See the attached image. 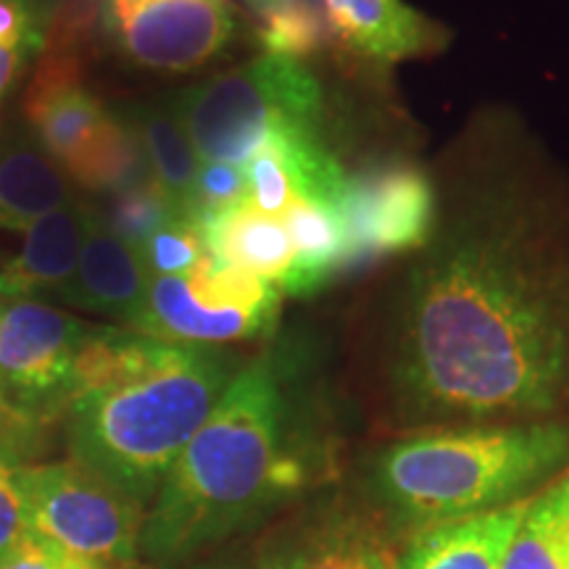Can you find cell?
Listing matches in <instances>:
<instances>
[{"instance_id": "1", "label": "cell", "mask_w": 569, "mask_h": 569, "mask_svg": "<svg viewBox=\"0 0 569 569\" xmlns=\"http://www.w3.org/2000/svg\"><path fill=\"white\" fill-rule=\"evenodd\" d=\"M432 222L359 309L382 438L569 419V163L515 106L482 103L425 163Z\"/></svg>"}, {"instance_id": "2", "label": "cell", "mask_w": 569, "mask_h": 569, "mask_svg": "<svg viewBox=\"0 0 569 569\" xmlns=\"http://www.w3.org/2000/svg\"><path fill=\"white\" fill-rule=\"evenodd\" d=\"M238 372L224 348L92 325L63 415L71 459L151 507Z\"/></svg>"}, {"instance_id": "3", "label": "cell", "mask_w": 569, "mask_h": 569, "mask_svg": "<svg viewBox=\"0 0 569 569\" xmlns=\"http://www.w3.org/2000/svg\"><path fill=\"white\" fill-rule=\"evenodd\" d=\"M309 482L272 353L240 367L148 507L140 559L182 561L248 528Z\"/></svg>"}, {"instance_id": "4", "label": "cell", "mask_w": 569, "mask_h": 569, "mask_svg": "<svg viewBox=\"0 0 569 569\" xmlns=\"http://www.w3.org/2000/svg\"><path fill=\"white\" fill-rule=\"evenodd\" d=\"M569 469L565 422L457 425L382 438L365 461V507L396 540L538 496Z\"/></svg>"}, {"instance_id": "5", "label": "cell", "mask_w": 569, "mask_h": 569, "mask_svg": "<svg viewBox=\"0 0 569 569\" xmlns=\"http://www.w3.org/2000/svg\"><path fill=\"white\" fill-rule=\"evenodd\" d=\"M201 161L246 163L280 134H322L327 96L301 59L261 53L172 103Z\"/></svg>"}, {"instance_id": "6", "label": "cell", "mask_w": 569, "mask_h": 569, "mask_svg": "<svg viewBox=\"0 0 569 569\" xmlns=\"http://www.w3.org/2000/svg\"><path fill=\"white\" fill-rule=\"evenodd\" d=\"M27 532L90 565H140L148 507L82 461L24 465Z\"/></svg>"}, {"instance_id": "7", "label": "cell", "mask_w": 569, "mask_h": 569, "mask_svg": "<svg viewBox=\"0 0 569 569\" xmlns=\"http://www.w3.org/2000/svg\"><path fill=\"white\" fill-rule=\"evenodd\" d=\"M282 298L280 284L227 264L209 248L188 274L151 277L134 330L172 343H248L272 336Z\"/></svg>"}, {"instance_id": "8", "label": "cell", "mask_w": 569, "mask_h": 569, "mask_svg": "<svg viewBox=\"0 0 569 569\" xmlns=\"http://www.w3.org/2000/svg\"><path fill=\"white\" fill-rule=\"evenodd\" d=\"M90 330L48 301H0V393L30 440L67 415Z\"/></svg>"}, {"instance_id": "9", "label": "cell", "mask_w": 569, "mask_h": 569, "mask_svg": "<svg viewBox=\"0 0 569 569\" xmlns=\"http://www.w3.org/2000/svg\"><path fill=\"white\" fill-rule=\"evenodd\" d=\"M109 30L127 59L163 71H193L238 32L230 0H109Z\"/></svg>"}, {"instance_id": "10", "label": "cell", "mask_w": 569, "mask_h": 569, "mask_svg": "<svg viewBox=\"0 0 569 569\" xmlns=\"http://www.w3.org/2000/svg\"><path fill=\"white\" fill-rule=\"evenodd\" d=\"M346 219L351 267L417 248L432 222V182L425 163L398 161L351 177Z\"/></svg>"}, {"instance_id": "11", "label": "cell", "mask_w": 569, "mask_h": 569, "mask_svg": "<svg viewBox=\"0 0 569 569\" xmlns=\"http://www.w3.org/2000/svg\"><path fill=\"white\" fill-rule=\"evenodd\" d=\"M330 30L356 59L390 69L443 53L451 30L409 0H325Z\"/></svg>"}, {"instance_id": "12", "label": "cell", "mask_w": 569, "mask_h": 569, "mask_svg": "<svg viewBox=\"0 0 569 569\" xmlns=\"http://www.w3.org/2000/svg\"><path fill=\"white\" fill-rule=\"evenodd\" d=\"M96 222L98 209L80 198L38 219L24 232L19 253L0 264V301L61 298Z\"/></svg>"}, {"instance_id": "13", "label": "cell", "mask_w": 569, "mask_h": 569, "mask_svg": "<svg viewBox=\"0 0 569 569\" xmlns=\"http://www.w3.org/2000/svg\"><path fill=\"white\" fill-rule=\"evenodd\" d=\"M148 284L151 274L142 264L138 248L113 232L98 211V222L88 234L77 272L59 301L106 315L134 330L146 309Z\"/></svg>"}, {"instance_id": "14", "label": "cell", "mask_w": 569, "mask_h": 569, "mask_svg": "<svg viewBox=\"0 0 569 569\" xmlns=\"http://www.w3.org/2000/svg\"><path fill=\"white\" fill-rule=\"evenodd\" d=\"M401 540L365 503H330L284 543L290 569H398Z\"/></svg>"}, {"instance_id": "15", "label": "cell", "mask_w": 569, "mask_h": 569, "mask_svg": "<svg viewBox=\"0 0 569 569\" xmlns=\"http://www.w3.org/2000/svg\"><path fill=\"white\" fill-rule=\"evenodd\" d=\"M532 498L411 532L403 538L398 569H498Z\"/></svg>"}, {"instance_id": "16", "label": "cell", "mask_w": 569, "mask_h": 569, "mask_svg": "<svg viewBox=\"0 0 569 569\" xmlns=\"http://www.w3.org/2000/svg\"><path fill=\"white\" fill-rule=\"evenodd\" d=\"M74 198V182L40 140L24 132L0 140V230L27 232Z\"/></svg>"}, {"instance_id": "17", "label": "cell", "mask_w": 569, "mask_h": 569, "mask_svg": "<svg viewBox=\"0 0 569 569\" xmlns=\"http://www.w3.org/2000/svg\"><path fill=\"white\" fill-rule=\"evenodd\" d=\"M201 224L206 246L227 264L246 269L256 277H264L282 284L293 272V240L282 219L267 217L253 206L240 203L217 217L196 219Z\"/></svg>"}, {"instance_id": "18", "label": "cell", "mask_w": 569, "mask_h": 569, "mask_svg": "<svg viewBox=\"0 0 569 569\" xmlns=\"http://www.w3.org/2000/svg\"><path fill=\"white\" fill-rule=\"evenodd\" d=\"M282 222L296 251L293 272L282 284L284 296H315L340 269L351 267L346 209L319 201H296Z\"/></svg>"}, {"instance_id": "19", "label": "cell", "mask_w": 569, "mask_h": 569, "mask_svg": "<svg viewBox=\"0 0 569 569\" xmlns=\"http://www.w3.org/2000/svg\"><path fill=\"white\" fill-rule=\"evenodd\" d=\"M61 167L71 182L96 193L117 196L153 182L134 124L111 113Z\"/></svg>"}, {"instance_id": "20", "label": "cell", "mask_w": 569, "mask_h": 569, "mask_svg": "<svg viewBox=\"0 0 569 569\" xmlns=\"http://www.w3.org/2000/svg\"><path fill=\"white\" fill-rule=\"evenodd\" d=\"M130 122L140 134L153 184L177 211L190 217L201 156L177 117L174 106H142Z\"/></svg>"}, {"instance_id": "21", "label": "cell", "mask_w": 569, "mask_h": 569, "mask_svg": "<svg viewBox=\"0 0 569 569\" xmlns=\"http://www.w3.org/2000/svg\"><path fill=\"white\" fill-rule=\"evenodd\" d=\"M498 569H569V469L532 498Z\"/></svg>"}, {"instance_id": "22", "label": "cell", "mask_w": 569, "mask_h": 569, "mask_svg": "<svg viewBox=\"0 0 569 569\" xmlns=\"http://www.w3.org/2000/svg\"><path fill=\"white\" fill-rule=\"evenodd\" d=\"M134 248H138L142 264L151 277L188 274L209 251L201 224L193 217H182V213L167 219L159 230H153Z\"/></svg>"}, {"instance_id": "23", "label": "cell", "mask_w": 569, "mask_h": 569, "mask_svg": "<svg viewBox=\"0 0 569 569\" xmlns=\"http://www.w3.org/2000/svg\"><path fill=\"white\" fill-rule=\"evenodd\" d=\"M243 167L248 177V206L274 219H282L284 213L293 209L298 190L288 161H284L282 151L274 142L259 148Z\"/></svg>"}, {"instance_id": "24", "label": "cell", "mask_w": 569, "mask_h": 569, "mask_svg": "<svg viewBox=\"0 0 569 569\" xmlns=\"http://www.w3.org/2000/svg\"><path fill=\"white\" fill-rule=\"evenodd\" d=\"M177 213L180 211H177L174 206L161 196V190L151 182L142 184V188L127 190V193H117V201H113L111 211H101V219L113 232H119L124 240H130L132 246H138L153 230H159L167 219L177 217Z\"/></svg>"}, {"instance_id": "25", "label": "cell", "mask_w": 569, "mask_h": 569, "mask_svg": "<svg viewBox=\"0 0 569 569\" xmlns=\"http://www.w3.org/2000/svg\"><path fill=\"white\" fill-rule=\"evenodd\" d=\"M51 0H0V48L42 56L51 40Z\"/></svg>"}, {"instance_id": "26", "label": "cell", "mask_w": 569, "mask_h": 569, "mask_svg": "<svg viewBox=\"0 0 569 569\" xmlns=\"http://www.w3.org/2000/svg\"><path fill=\"white\" fill-rule=\"evenodd\" d=\"M248 201V177L243 163L201 161L196 177L190 217L206 219Z\"/></svg>"}, {"instance_id": "27", "label": "cell", "mask_w": 569, "mask_h": 569, "mask_svg": "<svg viewBox=\"0 0 569 569\" xmlns=\"http://www.w3.org/2000/svg\"><path fill=\"white\" fill-rule=\"evenodd\" d=\"M24 451L0 436V553L27 532Z\"/></svg>"}, {"instance_id": "28", "label": "cell", "mask_w": 569, "mask_h": 569, "mask_svg": "<svg viewBox=\"0 0 569 569\" xmlns=\"http://www.w3.org/2000/svg\"><path fill=\"white\" fill-rule=\"evenodd\" d=\"M103 565L80 561L32 532H24L17 543L0 553V569H98Z\"/></svg>"}, {"instance_id": "29", "label": "cell", "mask_w": 569, "mask_h": 569, "mask_svg": "<svg viewBox=\"0 0 569 569\" xmlns=\"http://www.w3.org/2000/svg\"><path fill=\"white\" fill-rule=\"evenodd\" d=\"M224 569H290V565L282 546H274V549H261L259 553H253V557L227 565Z\"/></svg>"}, {"instance_id": "30", "label": "cell", "mask_w": 569, "mask_h": 569, "mask_svg": "<svg viewBox=\"0 0 569 569\" xmlns=\"http://www.w3.org/2000/svg\"><path fill=\"white\" fill-rule=\"evenodd\" d=\"M30 61H32V56H27L21 51H11V48H0V96L11 88L13 80H17Z\"/></svg>"}, {"instance_id": "31", "label": "cell", "mask_w": 569, "mask_h": 569, "mask_svg": "<svg viewBox=\"0 0 569 569\" xmlns=\"http://www.w3.org/2000/svg\"><path fill=\"white\" fill-rule=\"evenodd\" d=\"M0 436H3L6 440H11L13 446H19L21 451H24V448L32 443V440L27 438V432L21 430V427H19L17 419H13V415L9 411V407H6L3 393H0Z\"/></svg>"}, {"instance_id": "32", "label": "cell", "mask_w": 569, "mask_h": 569, "mask_svg": "<svg viewBox=\"0 0 569 569\" xmlns=\"http://www.w3.org/2000/svg\"><path fill=\"white\" fill-rule=\"evenodd\" d=\"M248 3L253 6L256 13H259V19H267V17H274V13L284 11V9H290V6L301 3V0H248Z\"/></svg>"}]
</instances>
